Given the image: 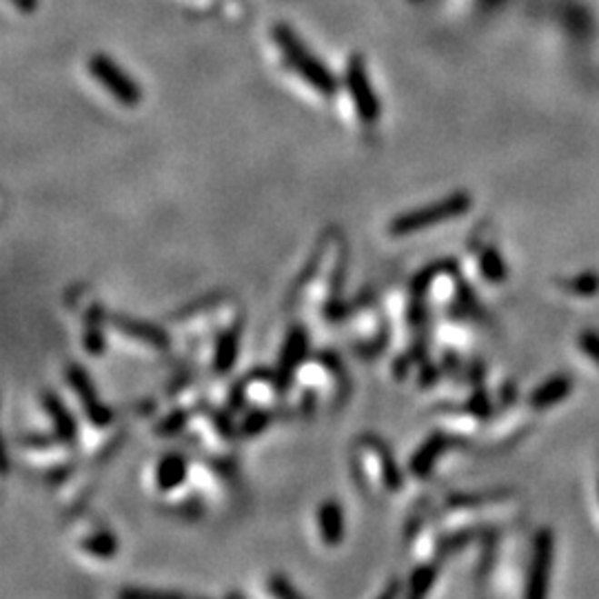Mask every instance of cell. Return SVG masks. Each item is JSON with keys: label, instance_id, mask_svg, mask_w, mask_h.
I'll list each match as a JSON object with an SVG mask.
<instances>
[{"label": "cell", "instance_id": "83f0119b", "mask_svg": "<svg viewBox=\"0 0 599 599\" xmlns=\"http://www.w3.org/2000/svg\"><path fill=\"white\" fill-rule=\"evenodd\" d=\"M580 344L584 349V354H586L591 360H595L599 364V335L595 331H584L580 335Z\"/></svg>", "mask_w": 599, "mask_h": 599}, {"label": "cell", "instance_id": "9c48e42d", "mask_svg": "<svg viewBox=\"0 0 599 599\" xmlns=\"http://www.w3.org/2000/svg\"><path fill=\"white\" fill-rule=\"evenodd\" d=\"M285 389H282L275 371H254L245 375L229 394V411H245L246 406H263L275 409L280 404Z\"/></svg>", "mask_w": 599, "mask_h": 599}, {"label": "cell", "instance_id": "44dd1931", "mask_svg": "<svg viewBox=\"0 0 599 599\" xmlns=\"http://www.w3.org/2000/svg\"><path fill=\"white\" fill-rule=\"evenodd\" d=\"M315 520H318V533L322 537V542L326 546H340L342 540H344V511H342V504L335 500H326L322 502L318 506V513H315Z\"/></svg>", "mask_w": 599, "mask_h": 599}, {"label": "cell", "instance_id": "ac0fdd59", "mask_svg": "<svg viewBox=\"0 0 599 599\" xmlns=\"http://www.w3.org/2000/svg\"><path fill=\"white\" fill-rule=\"evenodd\" d=\"M553 562V535L542 531L535 537V553H533V566L531 575H528V597H542L546 595V580L548 571H551Z\"/></svg>", "mask_w": 599, "mask_h": 599}, {"label": "cell", "instance_id": "7a4b0ae2", "mask_svg": "<svg viewBox=\"0 0 599 599\" xmlns=\"http://www.w3.org/2000/svg\"><path fill=\"white\" fill-rule=\"evenodd\" d=\"M291 389L298 391V400L294 406L302 415H306V413L318 409L320 402L340 406V402L349 394V382L342 371L340 357L329 354V351H322L318 355L306 357Z\"/></svg>", "mask_w": 599, "mask_h": 599}, {"label": "cell", "instance_id": "484cf974", "mask_svg": "<svg viewBox=\"0 0 599 599\" xmlns=\"http://www.w3.org/2000/svg\"><path fill=\"white\" fill-rule=\"evenodd\" d=\"M566 289H571L573 294L580 295H593L599 291V275L595 274H582L577 278H571L566 282Z\"/></svg>", "mask_w": 599, "mask_h": 599}, {"label": "cell", "instance_id": "277c9868", "mask_svg": "<svg viewBox=\"0 0 599 599\" xmlns=\"http://www.w3.org/2000/svg\"><path fill=\"white\" fill-rule=\"evenodd\" d=\"M274 40L275 45H278L282 58H285L286 65L291 67V72L298 74L300 78L314 89V92L326 95V98H334L337 89H340L335 74L331 72V69L326 67L314 52H311L309 45L298 36V32H295L291 25L286 23L275 25Z\"/></svg>", "mask_w": 599, "mask_h": 599}, {"label": "cell", "instance_id": "2e32d148", "mask_svg": "<svg viewBox=\"0 0 599 599\" xmlns=\"http://www.w3.org/2000/svg\"><path fill=\"white\" fill-rule=\"evenodd\" d=\"M75 544H78V548L85 555L100 562H109L118 555V540L100 522H89V524L80 526L78 535H75Z\"/></svg>", "mask_w": 599, "mask_h": 599}, {"label": "cell", "instance_id": "d6986e66", "mask_svg": "<svg viewBox=\"0 0 599 599\" xmlns=\"http://www.w3.org/2000/svg\"><path fill=\"white\" fill-rule=\"evenodd\" d=\"M43 409L49 415L54 426V435L60 437L67 444H75L78 442V424H75L74 413L67 409L63 400L52 391H45L43 394Z\"/></svg>", "mask_w": 599, "mask_h": 599}, {"label": "cell", "instance_id": "4fadbf2b", "mask_svg": "<svg viewBox=\"0 0 599 599\" xmlns=\"http://www.w3.org/2000/svg\"><path fill=\"white\" fill-rule=\"evenodd\" d=\"M240 337H243V314L235 311L229 320L211 335V351H209V366L211 374L225 377L231 374V369L238 362L240 354Z\"/></svg>", "mask_w": 599, "mask_h": 599}, {"label": "cell", "instance_id": "5b68a950", "mask_svg": "<svg viewBox=\"0 0 599 599\" xmlns=\"http://www.w3.org/2000/svg\"><path fill=\"white\" fill-rule=\"evenodd\" d=\"M468 209H471V195L464 194V191H457V194L446 195V198L435 200L431 205L417 206V209L395 215L386 229L395 238H404V235L420 234V231L446 223V220L457 218V215H464Z\"/></svg>", "mask_w": 599, "mask_h": 599}, {"label": "cell", "instance_id": "603a6c76", "mask_svg": "<svg viewBox=\"0 0 599 599\" xmlns=\"http://www.w3.org/2000/svg\"><path fill=\"white\" fill-rule=\"evenodd\" d=\"M275 417V409H263V406H249V411H245L243 422L238 424L240 437H258L269 429L271 422Z\"/></svg>", "mask_w": 599, "mask_h": 599}, {"label": "cell", "instance_id": "9a60e30c", "mask_svg": "<svg viewBox=\"0 0 599 599\" xmlns=\"http://www.w3.org/2000/svg\"><path fill=\"white\" fill-rule=\"evenodd\" d=\"M107 324L125 340L134 342V344L145 346V349L154 351V354H163L171 346L169 335L158 326L149 324V322H140L127 315H109Z\"/></svg>", "mask_w": 599, "mask_h": 599}, {"label": "cell", "instance_id": "6da1fadb", "mask_svg": "<svg viewBox=\"0 0 599 599\" xmlns=\"http://www.w3.org/2000/svg\"><path fill=\"white\" fill-rule=\"evenodd\" d=\"M349 265V246L340 229H329L315 246L314 255L302 269L298 282L291 289V298L309 311L324 318L337 320L340 314L342 289Z\"/></svg>", "mask_w": 599, "mask_h": 599}, {"label": "cell", "instance_id": "8992f818", "mask_svg": "<svg viewBox=\"0 0 599 599\" xmlns=\"http://www.w3.org/2000/svg\"><path fill=\"white\" fill-rule=\"evenodd\" d=\"M351 318V346L357 355L371 357L380 355L391 340V322L384 311H380L371 302L355 306Z\"/></svg>", "mask_w": 599, "mask_h": 599}, {"label": "cell", "instance_id": "4316f807", "mask_svg": "<svg viewBox=\"0 0 599 599\" xmlns=\"http://www.w3.org/2000/svg\"><path fill=\"white\" fill-rule=\"evenodd\" d=\"M266 586H269V595L274 597H300V593L291 586V582L282 575L271 577Z\"/></svg>", "mask_w": 599, "mask_h": 599}, {"label": "cell", "instance_id": "e0dca14e", "mask_svg": "<svg viewBox=\"0 0 599 599\" xmlns=\"http://www.w3.org/2000/svg\"><path fill=\"white\" fill-rule=\"evenodd\" d=\"M191 464L185 455L180 453H167L158 460L154 468V484L155 491L163 495H174V491H180L187 484Z\"/></svg>", "mask_w": 599, "mask_h": 599}, {"label": "cell", "instance_id": "f1b7e54d", "mask_svg": "<svg viewBox=\"0 0 599 599\" xmlns=\"http://www.w3.org/2000/svg\"><path fill=\"white\" fill-rule=\"evenodd\" d=\"M9 3H12L14 7H18L20 12H25V14H32L34 9L38 7V0H9Z\"/></svg>", "mask_w": 599, "mask_h": 599}, {"label": "cell", "instance_id": "7402d4cb", "mask_svg": "<svg viewBox=\"0 0 599 599\" xmlns=\"http://www.w3.org/2000/svg\"><path fill=\"white\" fill-rule=\"evenodd\" d=\"M571 377H553V380L544 382L540 389L531 395V406L533 409H548V406L557 404V402L571 394Z\"/></svg>", "mask_w": 599, "mask_h": 599}, {"label": "cell", "instance_id": "cb8c5ba5", "mask_svg": "<svg viewBox=\"0 0 599 599\" xmlns=\"http://www.w3.org/2000/svg\"><path fill=\"white\" fill-rule=\"evenodd\" d=\"M477 266H480V274L484 275L486 282L491 285H502L506 280V265L502 258L500 251L495 246H484L477 255Z\"/></svg>", "mask_w": 599, "mask_h": 599}, {"label": "cell", "instance_id": "d4e9b609", "mask_svg": "<svg viewBox=\"0 0 599 599\" xmlns=\"http://www.w3.org/2000/svg\"><path fill=\"white\" fill-rule=\"evenodd\" d=\"M437 580V566L435 562L424 560L417 564L415 568L411 571L409 582H406V593L411 597H422L431 591L433 584Z\"/></svg>", "mask_w": 599, "mask_h": 599}, {"label": "cell", "instance_id": "ffe728a7", "mask_svg": "<svg viewBox=\"0 0 599 599\" xmlns=\"http://www.w3.org/2000/svg\"><path fill=\"white\" fill-rule=\"evenodd\" d=\"M451 446V437L446 433H435L431 435L429 440L422 442V446L413 453L411 462H409V471L415 477H429L431 471L435 468L437 460L449 451Z\"/></svg>", "mask_w": 599, "mask_h": 599}, {"label": "cell", "instance_id": "5bb4252c", "mask_svg": "<svg viewBox=\"0 0 599 599\" xmlns=\"http://www.w3.org/2000/svg\"><path fill=\"white\" fill-rule=\"evenodd\" d=\"M306 357H309V334H306L304 326H294L286 334V340L278 355V364H275V375H278L285 394L291 391L295 375H298L300 366L304 364Z\"/></svg>", "mask_w": 599, "mask_h": 599}, {"label": "cell", "instance_id": "52a82bcc", "mask_svg": "<svg viewBox=\"0 0 599 599\" xmlns=\"http://www.w3.org/2000/svg\"><path fill=\"white\" fill-rule=\"evenodd\" d=\"M191 424L195 426V435L203 442V446L211 453V457H229L234 451L235 437H240L238 426L234 424L231 415L226 411L209 409L203 404L195 415L191 417Z\"/></svg>", "mask_w": 599, "mask_h": 599}, {"label": "cell", "instance_id": "8fae6325", "mask_svg": "<svg viewBox=\"0 0 599 599\" xmlns=\"http://www.w3.org/2000/svg\"><path fill=\"white\" fill-rule=\"evenodd\" d=\"M344 87L346 92H349V98L351 103H354V109L357 118H360V123L366 125V127H375L382 114V105L374 85H371L364 58H362L360 54H354V56L346 60Z\"/></svg>", "mask_w": 599, "mask_h": 599}, {"label": "cell", "instance_id": "30bf717a", "mask_svg": "<svg viewBox=\"0 0 599 599\" xmlns=\"http://www.w3.org/2000/svg\"><path fill=\"white\" fill-rule=\"evenodd\" d=\"M89 74L94 75L95 83L105 89L118 105L123 107H138L143 100V92H140L138 83L120 67L118 63L107 54H94L87 63Z\"/></svg>", "mask_w": 599, "mask_h": 599}, {"label": "cell", "instance_id": "7c38bea8", "mask_svg": "<svg viewBox=\"0 0 599 599\" xmlns=\"http://www.w3.org/2000/svg\"><path fill=\"white\" fill-rule=\"evenodd\" d=\"M67 384L74 391L75 400H78L80 409L85 413V420L94 426V429H109L115 422L114 411L107 404L100 402L98 391H95L92 377L83 371V366L69 364L67 366Z\"/></svg>", "mask_w": 599, "mask_h": 599}, {"label": "cell", "instance_id": "ba28073f", "mask_svg": "<svg viewBox=\"0 0 599 599\" xmlns=\"http://www.w3.org/2000/svg\"><path fill=\"white\" fill-rule=\"evenodd\" d=\"M23 460L40 473H47V477H65L72 473V444L63 442L60 437H25L16 444Z\"/></svg>", "mask_w": 599, "mask_h": 599}, {"label": "cell", "instance_id": "3957f363", "mask_svg": "<svg viewBox=\"0 0 599 599\" xmlns=\"http://www.w3.org/2000/svg\"><path fill=\"white\" fill-rule=\"evenodd\" d=\"M354 477L362 491L371 497H391L402 491L404 477L395 464L394 453L377 435H360L351 453Z\"/></svg>", "mask_w": 599, "mask_h": 599}]
</instances>
